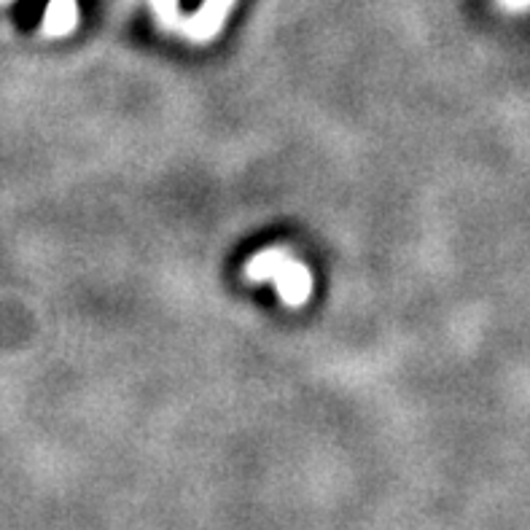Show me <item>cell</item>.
Segmentation results:
<instances>
[{
  "instance_id": "cell-3",
  "label": "cell",
  "mask_w": 530,
  "mask_h": 530,
  "mask_svg": "<svg viewBox=\"0 0 530 530\" xmlns=\"http://www.w3.org/2000/svg\"><path fill=\"white\" fill-rule=\"evenodd\" d=\"M76 19H79L76 0H52L46 11L44 30L49 35H68L76 27Z\"/></svg>"
},
{
  "instance_id": "cell-4",
  "label": "cell",
  "mask_w": 530,
  "mask_h": 530,
  "mask_svg": "<svg viewBox=\"0 0 530 530\" xmlns=\"http://www.w3.org/2000/svg\"><path fill=\"white\" fill-rule=\"evenodd\" d=\"M151 6L157 11L159 22L165 27L178 25V0H151Z\"/></svg>"
},
{
  "instance_id": "cell-1",
  "label": "cell",
  "mask_w": 530,
  "mask_h": 530,
  "mask_svg": "<svg viewBox=\"0 0 530 530\" xmlns=\"http://www.w3.org/2000/svg\"><path fill=\"white\" fill-rule=\"evenodd\" d=\"M245 278L248 280H272L278 288L280 299L286 307H302L313 294V275L302 261L288 256L280 248L256 253L248 264H245Z\"/></svg>"
},
{
  "instance_id": "cell-2",
  "label": "cell",
  "mask_w": 530,
  "mask_h": 530,
  "mask_svg": "<svg viewBox=\"0 0 530 530\" xmlns=\"http://www.w3.org/2000/svg\"><path fill=\"white\" fill-rule=\"evenodd\" d=\"M232 3H235V0H205L200 6V11L181 25L183 35L192 38V41H197V44L216 38L218 30L224 27L226 14L232 11Z\"/></svg>"
}]
</instances>
